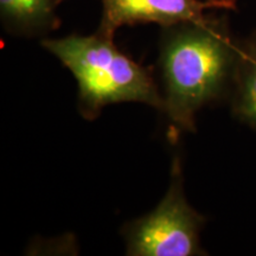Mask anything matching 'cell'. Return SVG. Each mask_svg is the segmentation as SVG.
<instances>
[{
	"mask_svg": "<svg viewBox=\"0 0 256 256\" xmlns=\"http://www.w3.org/2000/svg\"><path fill=\"white\" fill-rule=\"evenodd\" d=\"M232 112L236 119L256 130V30L238 42L232 84Z\"/></svg>",
	"mask_w": 256,
	"mask_h": 256,
	"instance_id": "cell-6",
	"label": "cell"
},
{
	"mask_svg": "<svg viewBox=\"0 0 256 256\" xmlns=\"http://www.w3.org/2000/svg\"><path fill=\"white\" fill-rule=\"evenodd\" d=\"M206 217L190 206L184 191L179 156L174 158L168 192L147 215L130 220L121 230L130 256L206 255L200 246Z\"/></svg>",
	"mask_w": 256,
	"mask_h": 256,
	"instance_id": "cell-3",
	"label": "cell"
},
{
	"mask_svg": "<svg viewBox=\"0 0 256 256\" xmlns=\"http://www.w3.org/2000/svg\"><path fill=\"white\" fill-rule=\"evenodd\" d=\"M42 46L70 70L78 86V110L94 120L106 106L140 102L162 110V94L151 69L124 54L114 38L94 34H69L44 38Z\"/></svg>",
	"mask_w": 256,
	"mask_h": 256,
	"instance_id": "cell-2",
	"label": "cell"
},
{
	"mask_svg": "<svg viewBox=\"0 0 256 256\" xmlns=\"http://www.w3.org/2000/svg\"><path fill=\"white\" fill-rule=\"evenodd\" d=\"M54 2H56V5H60V2H64V0H54Z\"/></svg>",
	"mask_w": 256,
	"mask_h": 256,
	"instance_id": "cell-7",
	"label": "cell"
},
{
	"mask_svg": "<svg viewBox=\"0 0 256 256\" xmlns=\"http://www.w3.org/2000/svg\"><path fill=\"white\" fill-rule=\"evenodd\" d=\"M238 52L226 16L211 12L200 20L162 28L159 66L170 139L194 132L200 108L232 90Z\"/></svg>",
	"mask_w": 256,
	"mask_h": 256,
	"instance_id": "cell-1",
	"label": "cell"
},
{
	"mask_svg": "<svg viewBox=\"0 0 256 256\" xmlns=\"http://www.w3.org/2000/svg\"><path fill=\"white\" fill-rule=\"evenodd\" d=\"M56 8L54 0H0V18L8 34L43 37L60 28Z\"/></svg>",
	"mask_w": 256,
	"mask_h": 256,
	"instance_id": "cell-5",
	"label": "cell"
},
{
	"mask_svg": "<svg viewBox=\"0 0 256 256\" xmlns=\"http://www.w3.org/2000/svg\"><path fill=\"white\" fill-rule=\"evenodd\" d=\"M98 32L113 37L122 26L158 24L168 28L206 18L214 11L236 8V0H101Z\"/></svg>",
	"mask_w": 256,
	"mask_h": 256,
	"instance_id": "cell-4",
	"label": "cell"
}]
</instances>
